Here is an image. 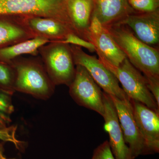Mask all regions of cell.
Here are the masks:
<instances>
[{
    "label": "cell",
    "mask_w": 159,
    "mask_h": 159,
    "mask_svg": "<svg viewBox=\"0 0 159 159\" xmlns=\"http://www.w3.org/2000/svg\"><path fill=\"white\" fill-rule=\"evenodd\" d=\"M27 25L36 36L45 38L51 42L61 41L73 33L65 24L54 19L39 16H25Z\"/></svg>",
    "instance_id": "cell-15"
},
{
    "label": "cell",
    "mask_w": 159,
    "mask_h": 159,
    "mask_svg": "<svg viewBox=\"0 0 159 159\" xmlns=\"http://www.w3.org/2000/svg\"><path fill=\"white\" fill-rule=\"evenodd\" d=\"M76 66L74 79L69 86L70 96L78 105L103 116V92L84 67Z\"/></svg>",
    "instance_id": "cell-7"
},
{
    "label": "cell",
    "mask_w": 159,
    "mask_h": 159,
    "mask_svg": "<svg viewBox=\"0 0 159 159\" xmlns=\"http://www.w3.org/2000/svg\"><path fill=\"white\" fill-rule=\"evenodd\" d=\"M14 111L11 96L0 91V118L7 125L11 122L10 117Z\"/></svg>",
    "instance_id": "cell-20"
},
{
    "label": "cell",
    "mask_w": 159,
    "mask_h": 159,
    "mask_svg": "<svg viewBox=\"0 0 159 159\" xmlns=\"http://www.w3.org/2000/svg\"><path fill=\"white\" fill-rule=\"evenodd\" d=\"M16 73L10 63L0 61V91L12 96L14 89Z\"/></svg>",
    "instance_id": "cell-18"
},
{
    "label": "cell",
    "mask_w": 159,
    "mask_h": 159,
    "mask_svg": "<svg viewBox=\"0 0 159 159\" xmlns=\"http://www.w3.org/2000/svg\"><path fill=\"white\" fill-rule=\"evenodd\" d=\"M104 128L108 133V141L112 152L116 159H135L125 142L115 106L110 96L103 92Z\"/></svg>",
    "instance_id": "cell-10"
},
{
    "label": "cell",
    "mask_w": 159,
    "mask_h": 159,
    "mask_svg": "<svg viewBox=\"0 0 159 159\" xmlns=\"http://www.w3.org/2000/svg\"><path fill=\"white\" fill-rule=\"evenodd\" d=\"M70 45L75 66L84 67L104 93L119 99H129L119 86L117 78L99 59L86 54L81 47Z\"/></svg>",
    "instance_id": "cell-6"
},
{
    "label": "cell",
    "mask_w": 159,
    "mask_h": 159,
    "mask_svg": "<svg viewBox=\"0 0 159 159\" xmlns=\"http://www.w3.org/2000/svg\"><path fill=\"white\" fill-rule=\"evenodd\" d=\"M61 41L69 44L79 46L81 48L83 47L85 48L91 52L96 51V47L93 44L80 38L79 36L73 33H69L65 40Z\"/></svg>",
    "instance_id": "cell-22"
},
{
    "label": "cell",
    "mask_w": 159,
    "mask_h": 159,
    "mask_svg": "<svg viewBox=\"0 0 159 159\" xmlns=\"http://www.w3.org/2000/svg\"><path fill=\"white\" fill-rule=\"evenodd\" d=\"M91 159H116L114 156L108 141H105L95 148Z\"/></svg>",
    "instance_id": "cell-23"
},
{
    "label": "cell",
    "mask_w": 159,
    "mask_h": 159,
    "mask_svg": "<svg viewBox=\"0 0 159 159\" xmlns=\"http://www.w3.org/2000/svg\"><path fill=\"white\" fill-rule=\"evenodd\" d=\"M7 124H6V122H4V121L0 118V129H2L5 128L7 127Z\"/></svg>",
    "instance_id": "cell-27"
},
{
    "label": "cell",
    "mask_w": 159,
    "mask_h": 159,
    "mask_svg": "<svg viewBox=\"0 0 159 159\" xmlns=\"http://www.w3.org/2000/svg\"><path fill=\"white\" fill-rule=\"evenodd\" d=\"M131 7L135 11L149 12L159 9V0H128Z\"/></svg>",
    "instance_id": "cell-21"
},
{
    "label": "cell",
    "mask_w": 159,
    "mask_h": 159,
    "mask_svg": "<svg viewBox=\"0 0 159 159\" xmlns=\"http://www.w3.org/2000/svg\"><path fill=\"white\" fill-rule=\"evenodd\" d=\"M97 53L102 64L122 84V89L129 100L141 102L159 113V106L148 89L145 76L131 63L127 57L119 66H115L99 52Z\"/></svg>",
    "instance_id": "cell-3"
},
{
    "label": "cell",
    "mask_w": 159,
    "mask_h": 159,
    "mask_svg": "<svg viewBox=\"0 0 159 159\" xmlns=\"http://www.w3.org/2000/svg\"><path fill=\"white\" fill-rule=\"evenodd\" d=\"M51 42L45 38L36 36L0 48V61L9 63L11 61L24 54H30L33 56L39 55V49L42 46Z\"/></svg>",
    "instance_id": "cell-17"
},
{
    "label": "cell",
    "mask_w": 159,
    "mask_h": 159,
    "mask_svg": "<svg viewBox=\"0 0 159 159\" xmlns=\"http://www.w3.org/2000/svg\"><path fill=\"white\" fill-rule=\"evenodd\" d=\"M104 28L131 63L144 76L159 77V49L138 39L126 25L118 24Z\"/></svg>",
    "instance_id": "cell-1"
},
{
    "label": "cell",
    "mask_w": 159,
    "mask_h": 159,
    "mask_svg": "<svg viewBox=\"0 0 159 159\" xmlns=\"http://www.w3.org/2000/svg\"><path fill=\"white\" fill-rule=\"evenodd\" d=\"M39 54L54 85L69 87L76 72L70 45L61 41L51 42L39 48Z\"/></svg>",
    "instance_id": "cell-5"
},
{
    "label": "cell",
    "mask_w": 159,
    "mask_h": 159,
    "mask_svg": "<svg viewBox=\"0 0 159 159\" xmlns=\"http://www.w3.org/2000/svg\"><path fill=\"white\" fill-rule=\"evenodd\" d=\"M148 89L159 106V77L145 76Z\"/></svg>",
    "instance_id": "cell-24"
},
{
    "label": "cell",
    "mask_w": 159,
    "mask_h": 159,
    "mask_svg": "<svg viewBox=\"0 0 159 159\" xmlns=\"http://www.w3.org/2000/svg\"><path fill=\"white\" fill-rule=\"evenodd\" d=\"M6 142H0V159H20L17 158H7L4 154L5 152V145Z\"/></svg>",
    "instance_id": "cell-26"
},
{
    "label": "cell",
    "mask_w": 159,
    "mask_h": 159,
    "mask_svg": "<svg viewBox=\"0 0 159 159\" xmlns=\"http://www.w3.org/2000/svg\"><path fill=\"white\" fill-rule=\"evenodd\" d=\"M17 128V125H12L0 129V140L12 143L17 150L23 152L25 149L26 142L18 140L16 138Z\"/></svg>",
    "instance_id": "cell-19"
},
{
    "label": "cell",
    "mask_w": 159,
    "mask_h": 159,
    "mask_svg": "<svg viewBox=\"0 0 159 159\" xmlns=\"http://www.w3.org/2000/svg\"><path fill=\"white\" fill-rule=\"evenodd\" d=\"M119 24L128 26L134 35L144 43L159 49V9L149 12L136 11Z\"/></svg>",
    "instance_id": "cell-11"
},
{
    "label": "cell",
    "mask_w": 159,
    "mask_h": 159,
    "mask_svg": "<svg viewBox=\"0 0 159 159\" xmlns=\"http://www.w3.org/2000/svg\"><path fill=\"white\" fill-rule=\"evenodd\" d=\"M36 37L25 16H0V48Z\"/></svg>",
    "instance_id": "cell-12"
},
{
    "label": "cell",
    "mask_w": 159,
    "mask_h": 159,
    "mask_svg": "<svg viewBox=\"0 0 159 159\" xmlns=\"http://www.w3.org/2000/svg\"><path fill=\"white\" fill-rule=\"evenodd\" d=\"M137 125L144 139L147 155L159 152V113L141 102L130 100Z\"/></svg>",
    "instance_id": "cell-9"
},
{
    "label": "cell",
    "mask_w": 159,
    "mask_h": 159,
    "mask_svg": "<svg viewBox=\"0 0 159 159\" xmlns=\"http://www.w3.org/2000/svg\"><path fill=\"white\" fill-rule=\"evenodd\" d=\"M1 16L54 19L64 23L73 32L67 8V0H0Z\"/></svg>",
    "instance_id": "cell-4"
},
{
    "label": "cell",
    "mask_w": 159,
    "mask_h": 159,
    "mask_svg": "<svg viewBox=\"0 0 159 159\" xmlns=\"http://www.w3.org/2000/svg\"><path fill=\"white\" fill-rule=\"evenodd\" d=\"M93 7L94 0H67V8L73 32L88 42L89 26Z\"/></svg>",
    "instance_id": "cell-14"
},
{
    "label": "cell",
    "mask_w": 159,
    "mask_h": 159,
    "mask_svg": "<svg viewBox=\"0 0 159 159\" xmlns=\"http://www.w3.org/2000/svg\"><path fill=\"white\" fill-rule=\"evenodd\" d=\"M104 30V27L97 16L92 15L89 26V35H96L101 33Z\"/></svg>",
    "instance_id": "cell-25"
},
{
    "label": "cell",
    "mask_w": 159,
    "mask_h": 159,
    "mask_svg": "<svg viewBox=\"0 0 159 159\" xmlns=\"http://www.w3.org/2000/svg\"><path fill=\"white\" fill-rule=\"evenodd\" d=\"M110 96L116 111L125 142L133 156L136 158L140 155H147L144 139L135 120L130 100L119 99L112 95Z\"/></svg>",
    "instance_id": "cell-8"
},
{
    "label": "cell",
    "mask_w": 159,
    "mask_h": 159,
    "mask_svg": "<svg viewBox=\"0 0 159 159\" xmlns=\"http://www.w3.org/2000/svg\"><path fill=\"white\" fill-rule=\"evenodd\" d=\"M16 73V92L47 100L52 97L55 86L49 77L40 57H19L9 63Z\"/></svg>",
    "instance_id": "cell-2"
},
{
    "label": "cell",
    "mask_w": 159,
    "mask_h": 159,
    "mask_svg": "<svg viewBox=\"0 0 159 159\" xmlns=\"http://www.w3.org/2000/svg\"><path fill=\"white\" fill-rule=\"evenodd\" d=\"M128 0H94L92 15L98 18L104 27L119 24L136 12Z\"/></svg>",
    "instance_id": "cell-13"
},
{
    "label": "cell",
    "mask_w": 159,
    "mask_h": 159,
    "mask_svg": "<svg viewBox=\"0 0 159 159\" xmlns=\"http://www.w3.org/2000/svg\"><path fill=\"white\" fill-rule=\"evenodd\" d=\"M89 42L95 46L96 52L114 66H119L126 57L104 28L100 34L90 35Z\"/></svg>",
    "instance_id": "cell-16"
}]
</instances>
